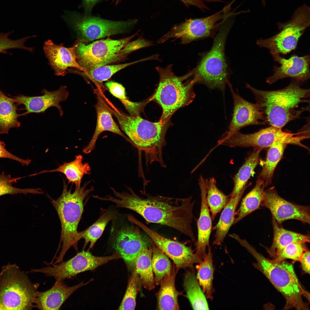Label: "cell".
<instances>
[{"label": "cell", "mask_w": 310, "mask_h": 310, "mask_svg": "<svg viewBox=\"0 0 310 310\" xmlns=\"http://www.w3.org/2000/svg\"><path fill=\"white\" fill-rule=\"evenodd\" d=\"M114 197L107 195L106 201L114 203L117 208L132 210L147 222L173 228L196 242L192 230L193 210L195 201L192 196L179 198L144 193L146 197L136 194L130 188L129 192L116 191L111 188Z\"/></svg>", "instance_id": "cell-1"}, {"label": "cell", "mask_w": 310, "mask_h": 310, "mask_svg": "<svg viewBox=\"0 0 310 310\" xmlns=\"http://www.w3.org/2000/svg\"><path fill=\"white\" fill-rule=\"evenodd\" d=\"M301 82L293 79L287 87L274 91L259 90L247 83L246 87L254 95L268 124L282 128L307 110L298 109L301 104L309 102L310 89L301 87Z\"/></svg>", "instance_id": "cell-2"}, {"label": "cell", "mask_w": 310, "mask_h": 310, "mask_svg": "<svg viewBox=\"0 0 310 310\" xmlns=\"http://www.w3.org/2000/svg\"><path fill=\"white\" fill-rule=\"evenodd\" d=\"M238 242L253 256L256 262L254 267L261 272L286 300L284 309L294 308L298 310H309L310 293L301 284L293 265L284 260L275 262L258 252L246 240L239 238Z\"/></svg>", "instance_id": "cell-3"}, {"label": "cell", "mask_w": 310, "mask_h": 310, "mask_svg": "<svg viewBox=\"0 0 310 310\" xmlns=\"http://www.w3.org/2000/svg\"><path fill=\"white\" fill-rule=\"evenodd\" d=\"M111 111L130 142L144 152L147 164L157 162L161 167H166L162 150L166 145L165 135L170 121L153 122L143 119L140 115H128L113 108Z\"/></svg>", "instance_id": "cell-4"}, {"label": "cell", "mask_w": 310, "mask_h": 310, "mask_svg": "<svg viewBox=\"0 0 310 310\" xmlns=\"http://www.w3.org/2000/svg\"><path fill=\"white\" fill-rule=\"evenodd\" d=\"M171 64L165 68L160 66L156 69L160 76V81L155 92L150 97L151 100L156 101L161 107L162 112L159 121L168 122L173 114L180 108L187 106L194 99V84L199 82L198 77L195 75L192 80L184 81L193 74V69L181 76L173 72Z\"/></svg>", "instance_id": "cell-5"}, {"label": "cell", "mask_w": 310, "mask_h": 310, "mask_svg": "<svg viewBox=\"0 0 310 310\" xmlns=\"http://www.w3.org/2000/svg\"><path fill=\"white\" fill-rule=\"evenodd\" d=\"M90 181L85 182L82 187L75 189L72 192L68 189L67 185L64 182L62 193L57 199H51L59 217L61 230L59 244L62 247L59 256L56 258L55 264L60 263L68 249L73 247L78 250V226L84 210V201L94 189L91 186L86 189Z\"/></svg>", "instance_id": "cell-6"}, {"label": "cell", "mask_w": 310, "mask_h": 310, "mask_svg": "<svg viewBox=\"0 0 310 310\" xmlns=\"http://www.w3.org/2000/svg\"><path fill=\"white\" fill-rule=\"evenodd\" d=\"M38 283H33L16 264L2 267L0 273V310H31Z\"/></svg>", "instance_id": "cell-7"}, {"label": "cell", "mask_w": 310, "mask_h": 310, "mask_svg": "<svg viewBox=\"0 0 310 310\" xmlns=\"http://www.w3.org/2000/svg\"><path fill=\"white\" fill-rule=\"evenodd\" d=\"M229 18H226L221 25L211 50L193 69V74L199 78V82L204 84L210 88H217L222 91L225 90L228 81L224 47L232 24Z\"/></svg>", "instance_id": "cell-8"}, {"label": "cell", "mask_w": 310, "mask_h": 310, "mask_svg": "<svg viewBox=\"0 0 310 310\" xmlns=\"http://www.w3.org/2000/svg\"><path fill=\"white\" fill-rule=\"evenodd\" d=\"M61 17L81 37L80 39L85 42L128 32L138 21L135 19L112 20L67 10L64 11Z\"/></svg>", "instance_id": "cell-9"}, {"label": "cell", "mask_w": 310, "mask_h": 310, "mask_svg": "<svg viewBox=\"0 0 310 310\" xmlns=\"http://www.w3.org/2000/svg\"><path fill=\"white\" fill-rule=\"evenodd\" d=\"M136 34L120 39L100 40L90 44L78 39L75 44L77 61L85 72L119 61L125 57L120 51Z\"/></svg>", "instance_id": "cell-10"}, {"label": "cell", "mask_w": 310, "mask_h": 310, "mask_svg": "<svg viewBox=\"0 0 310 310\" xmlns=\"http://www.w3.org/2000/svg\"><path fill=\"white\" fill-rule=\"evenodd\" d=\"M308 138L303 129L293 133L271 126L252 133L245 134L239 131L235 132L220 141L219 145L230 148L252 147L262 150L269 148L275 142L280 141L287 144L297 145L307 149V147L301 142Z\"/></svg>", "instance_id": "cell-11"}, {"label": "cell", "mask_w": 310, "mask_h": 310, "mask_svg": "<svg viewBox=\"0 0 310 310\" xmlns=\"http://www.w3.org/2000/svg\"><path fill=\"white\" fill-rule=\"evenodd\" d=\"M280 31L267 39L256 41L260 48H265L274 52L286 54L294 50L299 40L305 29L310 26V8L306 5L294 12L290 21L278 23Z\"/></svg>", "instance_id": "cell-12"}, {"label": "cell", "mask_w": 310, "mask_h": 310, "mask_svg": "<svg viewBox=\"0 0 310 310\" xmlns=\"http://www.w3.org/2000/svg\"><path fill=\"white\" fill-rule=\"evenodd\" d=\"M228 11L222 9L208 16L185 19L184 22L173 26L157 42L162 43L171 38H179L181 44H185L210 36L220 28L226 18L233 15Z\"/></svg>", "instance_id": "cell-13"}, {"label": "cell", "mask_w": 310, "mask_h": 310, "mask_svg": "<svg viewBox=\"0 0 310 310\" xmlns=\"http://www.w3.org/2000/svg\"><path fill=\"white\" fill-rule=\"evenodd\" d=\"M121 258L117 252L111 255L98 257L93 255L88 250H83L66 261L61 262L53 266L33 269L28 272H39L46 276L53 277L55 281H63L65 279L87 271H92L111 261Z\"/></svg>", "instance_id": "cell-14"}, {"label": "cell", "mask_w": 310, "mask_h": 310, "mask_svg": "<svg viewBox=\"0 0 310 310\" xmlns=\"http://www.w3.org/2000/svg\"><path fill=\"white\" fill-rule=\"evenodd\" d=\"M133 222L150 237L154 243L173 261L176 267L194 270V265L201 261L191 247L184 244L167 238L149 228L136 218Z\"/></svg>", "instance_id": "cell-15"}, {"label": "cell", "mask_w": 310, "mask_h": 310, "mask_svg": "<svg viewBox=\"0 0 310 310\" xmlns=\"http://www.w3.org/2000/svg\"><path fill=\"white\" fill-rule=\"evenodd\" d=\"M139 228L124 225L112 228L111 241L113 248L121 255L129 269L134 270L136 259L146 243Z\"/></svg>", "instance_id": "cell-16"}, {"label": "cell", "mask_w": 310, "mask_h": 310, "mask_svg": "<svg viewBox=\"0 0 310 310\" xmlns=\"http://www.w3.org/2000/svg\"><path fill=\"white\" fill-rule=\"evenodd\" d=\"M230 88L234 102L232 117L228 130L221 136L223 140L243 127L250 125L268 124L263 111L256 103H252L245 100L233 90L231 85L227 83Z\"/></svg>", "instance_id": "cell-17"}, {"label": "cell", "mask_w": 310, "mask_h": 310, "mask_svg": "<svg viewBox=\"0 0 310 310\" xmlns=\"http://www.w3.org/2000/svg\"><path fill=\"white\" fill-rule=\"evenodd\" d=\"M261 206L269 209L272 218L279 224L290 219L310 224L309 206L295 204L286 200L278 194L274 187L264 191Z\"/></svg>", "instance_id": "cell-18"}, {"label": "cell", "mask_w": 310, "mask_h": 310, "mask_svg": "<svg viewBox=\"0 0 310 310\" xmlns=\"http://www.w3.org/2000/svg\"><path fill=\"white\" fill-rule=\"evenodd\" d=\"M274 61L280 66L274 67V74L267 78L266 82L272 84L277 81L290 78L301 82H305L310 78V55L299 57L293 55L288 59L281 56L279 53L270 52Z\"/></svg>", "instance_id": "cell-19"}, {"label": "cell", "mask_w": 310, "mask_h": 310, "mask_svg": "<svg viewBox=\"0 0 310 310\" xmlns=\"http://www.w3.org/2000/svg\"><path fill=\"white\" fill-rule=\"evenodd\" d=\"M43 95L40 96H29L23 95L13 97L14 102L18 105L23 104L26 112L23 115L30 113H44L48 108L55 107L58 110L62 117L63 114L62 107L60 104L66 100L69 94L67 87L61 86L56 91H48L45 89L41 91Z\"/></svg>", "instance_id": "cell-20"}, {"label": "cell", "mask_w": 310, "mask_h": 310, "mask_svg": "<svg viewBox=\"0 0 310 310\" xmlns=\"http://www.w3.org/2000/svg\"><path fill=\"white\" fill-rule=\"evenodd\" d=\"M75 47V44L69 48L65 47L63 43L57 45L50 40L45 42L43 49L55 75H65L69 67L84 71L77 61Z\"/></svg>", "instance_id": "cell-21"}, {"label": "cell", "mask_w": 310, "mask_h": 310, "mask_svg": "<svg viewBox=\"0 0 310 310\" xmlns=\"http://www.w3.org/2000/svg\"><path fill=\"white\" fill-rule=\"evenodd\" d=\"M92 280L91 279L85 283L83 281L70 286L65 284L63 281H55L53 286L48 290L37 292L34 307L40 310H59L63 303L75 291Z\"/></svg>", "instance_id": "cell-22"}, {"label": "cell", "mask_w": 310, "mask_h": 310, "mask_svg": "<svg viewBox=\"0 0 310 310\" xmlns=\"http://www.w3.org/2000/svg\"><path fill=\"white\" fill-rule=\"evenodd\" d=\"M200 188L201 203L199 216L197 220V239L196 242L195 254L202 260L207 255V248L209 246V241L212 228V220L206 201L207 191L206 180L201 175L198 179Z\"/></svg>", "instance_id": "cell-23"}, {"label": "cell", "mask_w": 310, "mask_h": 310, "mask_svg": "<svg viewBox=\"0 0 310 310\" xmlns=\"http://www.w3.org/2000/svg\"><path fill=\"white\" fill-rule=\"evenodd\" d=\"M97 96V101L95 105L97 117L96 126L90 141L83 150V152L86 154L90 153L94 149L98 137L104 131H109L119 135L130 142L129 139L121 131L114 120L111 110L103 96L98 92Z\"/></svg>", "instance_id": "cell-24"}, {"label": "cell", "mask_w": 310, "mask_h": 310, "mask_svg": "<svg viewBox=\"0 0 310 310\" xmlns=\"http://www.w3.org/2000/svg\"><path fill=\"white\" fill-rule=\"evenodd\" d=\"M179 269L174 267L161 281L160 289L156 294L157 308L160 310H176L179 309L178 297L181 294L176 290L175 279Z\"/></svg>", "instance_id": "cell-25"}, {"label": "cell", "mask_w": 310, "mask_h": 310, "mask_svg": "<svg viewBox=\"0 0 310 310\" xmlns=\"http://www.w3.org/2000/svg\"><path fill=\"white\" fill-rule=\"evenodd\" d=\"M83 157L81 155L75 156L72 161L65 162L57 168L50 170H42L38 173L31 174L30 176H35L41 174L48 173L60 172L66 176L68 183L75 184V188L81 187L82 180L85 175L91 173V169L89 164L83 162Z\"/></svg>", "instance_id": "cell-26"}, {"label": "cell", "mask_w": 310, "mask_h": 310, "mask_svg": "<svg viewBox=\"0 0 310 310\" xmlns=\"http://www.w3.org/2000/svg\"><path fill=\"white\" fill-rule=\"evenodd\" d=\"M273 237L272 244L267 251L274 258L282 249L292 243H306L310 242L309 234L304 235L288 230L280 225L272 218Z\"/></svg>", "instance_id": "cell-27"}, {"label": "cell", "mask_w": 310, "mask_h": 310, "mask_svg": "<svg viewBox=\"0 0 310 310\" xmlns=\"http://www.w3.org/2000/svg\"><path fill=\"white\" fill-rule=\"evenodd\" d=\"M245 191L231 197L224 208L217 223L213 229L216 230L213 245H221L235 218L236 210Z\"/></svg>", "instance_id": "cell-28"}, {"label": "cell", "mask_w": 310, "mask_h": 310, "mask_svg": "<svg viewBox=\"0 0 310 310\" xmlns=\"http://www.w3.org/2000/svg\"><path fill=\"white\" fill-rule=\"evenodd\" d=\"M152 246H148L146 243L135 263L134 270L138 275L140 284L149 290L154 289L155 285L152 265Z\"/></svg>", "instance_id": "cell-29"}, {"label": "cell", "mask_w": 310, "mask_h": 310, "mask_svg": "<svg viewBox=\"0 0 310 310\" xmlns=\"http://www.w3.org/2000/svg\"><path fill=\"white\" fill-rule=\"evenodd\" d=\"M16 103L0 89V134H8L11 128L20 126L18 118L23 114L17 113L18 105Z\"/></svg>", "instance_id": "cell-30"}, {"label": "cell", "mask_w": 310, "mask_h": 310, "mask_svg": "<svg viewBox=\"0 0 310 310\" xmlns=\"http://www.w3.org/2000/svg\"><path fill=\"white\" fill-rule=\"evenodd\" d=\"M208 249L206 257L196 266V277L206 298L212 300L215 292L213 285L214 268L211 247Z\"/></svg>", "instance_id": "cell-31"}, {"label": "cell", "mask_w": 310, "mask_h": 310, "mask_svg": "<svg viewBox=\"0 0 310 310\" xmlns=\"http://www.w3.org/2000/svg\"><path fill=\"white\" fill-rule=\"evenodd\" d=\"M261 150L260 149L254 148L246 158L244 163L234 177V187L230 194V197L239 194L246 189L247 182L258 163Z\"/></svg>", "instance_id": "cell-32"}, {"label": "cell", "mask_w": 310, "mask_h": 310, "mask_svg": "<svg viewBox=\"0 0 310 310\" xmlns=\"http://www.w3.org/2000/svg\"><path fill=\"white\" fill-rule=\"evenodd\" d=\"M186 296L194 310H208L206 298L195 276L194 270L187 272L184 280Z\"/></svg>", "instance_id": "cell-33"}, {"label": "cell", "mask_w": 310, "mask_h": 310, "mask_svg": "<svg viewBox=\"0 0 310 310\" xmlns=\"http://www.w3.org/2000/svg\"><path fill=\"white\" fill-rule=\"evenodd\" d=\"M266 187L263 182L258 179L254 188L243 199L240 206L236 211L233 224L259 209L262 201Z\"/></svg>", "instance_id": "cell-34"}, {"label": "cell", "mask_w": 310, "mask_h": 310, "mask_svg": "<svg viewBox=\"0 0 310 310\" xmlns=\"http://www.w3.org/2000/svg\"><path fill=\"white\" fill-rule=\"evenodd\" d=\"M287 145L283 142L278 141L269 147L265 162L258 178L262 181L266 187L271 183L275 169Z\"/></svg>", "instance_id": "cell-35"}, {"label": "cell", "mask_w": 310, "mask_h": 310, "mask_svg": "<svg viewBox=\"0 0 310 310\" xmlns=\"http://www.w3.org/2000/svg\"><path fill=\"white\" fill-rule=\"evenodd\" d=\"M116 212L110 209H103L99 218L92 224L84 230L78 232V239H84L83 249L90 243L88 250L92 248L97 240L101 236L108 223L116 218Z\"/></svg>", "instance_id": "cell-36"}, {"label": "cell", "mask_w": 310, "mask_h": 310, "mask_svg": "<svg viewBox=\"0 0 310 310\" xmlns=\"http://www.w3.org/2000/svg\"><path fill=\"white\" fill-rule=\"evenodd\" d=\"M207 191L206 201L211 213L212 220H214L217 214L224 208L229 201L230 195L225 194L216 185L214 178L206 179Z\"/></svg>", "instance_id": "cell-37"}, {"label": "cell", "mask_w": 310, "mask_h": 310, "mask_svg": "<svg viewBox=\"0 0 310 310\" xmlns=\"http://www.w3.org/2000/svg\"><path fill=\"white\" fill-rule=\"evenodd\" d=\"M106 87L113 95L119 99L131 115H140L146 105L150 101V97L140 102L130 101L126 96L125 88L117 82L110 81L106 82Z\"/></svg>", "instance_id": "cell-38"}, {"label": "cell", "mask_w": 310, "mask_h": 310, "mask_svg": "<svg viewBox=\"0 0 310 310\" xmlns=\"http://www.w3.org/2000/svg\"><path fill=\"white\" fill-rule=\"evenodd\" d=\"M152 265L155 284L160 285L164 276L173 269L168 257L154 243L152 246Z\"/></svg>", "instance_id": "cell-39"}, {"label": "cell", "mask_w": 310, "mask_h": 310, "mask_svg": "<svg viewBox=\"0 0 310 310\" xmlns=\"http://www.w3.org/2000/svg\"><path fill=\"white\" fill-rule=\"evenodd\" d=\"M149 60V57L139 61L124 64L105 65L87 71L82 73L86 78L97 83H102L109 79L119 71L131 65Z\"/></svg>", "instance_id": "cell-40"}, {"label": "cell", "mask_w": 310, "mask_h": 310, "mask_svg": "<svg viewBox=\"0 0 310 310\" xmlns=\"http://www.w3.org/2000/svg\"><path fill=\"white\" fill-rule=\"evenodd\" d=\"M21 178L13 177L3 172L0 174V196L7 194L14 195L28 193L43 194L44 191L40 188L21 189L14 187L13 184Z\"/></svg>", "instance_id": "cell-41"}, {"label": "cell", "mask_w": 310, "mask_h": 310, "mask_svg": "<svg viewBox=\"0 0 310 310\" xmlns=\"http://www.w3.org/2000/svg\"><path fill=\"white\" fill-rule=\"evenodd\" d=\"M140 283L138 275L134 270L128 280L125 293L118 309H135Z\"/></svg>", "instance_id": "cell-42"}, {"label": "cell", "mask_w": 310, "mask_h": 310, "mask_svg": "<svg viewBox=\"0 0 310 310\" xmlns=\"http://www.w3.org/2000/svg\"><path fill=\"white\" fill-rule=\"evenodd\" d=\"M307 249L305 243H291L284 247L272 259L279 262L289 259L300 262L303 253Z\"/></svg>", "instance_id": "cell-43"}, {"label": "cell", "mask_w": 310, "mask_h": 310, "mask_svg": "<svg viewBox=\"0 0 310 310\" xmlns=\"http://www.w3.org/2000/svg\"><path fill=\"white\" fill-rule=\"evenodd\" d=\"M13 32L0 33V53H6L8 50L14 49H23L32 52L33 49L26 47L24 45L26 41L32 36H26L13 40L9 38V36Z\"/></svg>", "instance_id": "cell-44"}, {"label": "cell", "mask_w": 310, "mask_h": 310, "mask_svg": "<svg viewBox=\"0 0 310 310\" xmlns=\"http://www.w3.org/2000/svg\"><path fill=\"white\" fill-rule=\"evenodd\" d=\"M153 45V44L152 42L142 38H140L129 42L120 51V53L125 57L126 55L134 51Z\"/></svg>", "instance_id": "cell-45"}, {"label": "cell", "mask_w": 310, "mask_h": 310, "mask_svg": "<svg viewBox=\"0 0 310 310\" xmlns=\"http://www.w3.org/2000/svg\"><path fill=\"white\" fill-rule=\"evenodd\" d=\"M7 158L17 161L23 166H28L31 162L29 159H24L20 158L8 151L5 148L4 143L0 140V158Z\"/></svg>", "instance_id": "cell-46"}, {"label": "cell", "mask_w": 310, "mask_h": 310, "mask_svg": "<svg viewBox=\"0 0 310 310\" xmlns=\"http://www.w3.org/2000/svg\"><path fill=\"white\" fill-rule=\"evenodd\" d=\"M186 7H189L190 5L195 6L199 8L202 10L204 11L206 10H210L209 8L206 6L204 2L208 3L224 2L220 0H180Z\"/></svg>", "instance_id": "cell-47"}, {"label": "cell", "mask_w": 310, "mask_h": 310, "mask_svg": "<svg viewBox=\"0 0 310 310\" xmlns=\"http://www.w3.org/2000/svg\"><path fill=\"white\" fill-rule=\"evenodd\" d=\"M108 0H82L81 4L78 6L79 9L82 8L84 13L87 15L92 14V10L96 5Z\"/></svg>", "instance_id": "cell-48"}, {"label": "cell", "mask_w": 310, "mask_h": 310, "mask_svg": "<svg viewBox=\"0 0 310 310\" xmlns=\"http://www.w3.org/2000/svg\"><path fill=\"white\" fill-rule=\"evenodd\" d=\"M310 251L307 249L303 253L300 261L303 270L309 274H310Z\"/></svg>", "instance_id": "cell-49"}, {"label": "cell", "mask_w": 310, "mask_h": 310, "mask_svg": "<svg viewBox=\"0 0 310 310\" xmlns=\"http://www.w3.org/2000/svg\"><path fill=\"white\" fill-rule=\"evenodd\" d=\"M121 0H113L112 3H114L115 5H117L121 2Z\"/></svg>", "instance_id": "cell-50"}, {"label": "cell", "mask_w": 310, "mask_h": 310, "mask_svg": "<svg viewBox=\"0 0 310 310\" xmlns=\"http://www.w3.org/2000/svg\"><path fill=\"white\" fill-rule=\"evenodd\" d=\"M235 0H233V1L230 3H229L228 5H227L225 7V8H226V9H230V8L231 5H232V4L234 2Z\"/></svg>", "instance_id": "cell-51"}]
</instances>
